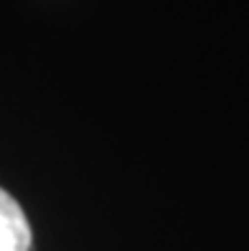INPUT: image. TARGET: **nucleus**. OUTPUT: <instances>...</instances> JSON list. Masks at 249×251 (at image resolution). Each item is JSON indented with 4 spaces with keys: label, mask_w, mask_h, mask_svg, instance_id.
<instances>
[{
    "label": "nucleus",
    "mask_w": 249,
    "mask_h": 251,
    "mask_svg": "<svg viewBox=\"0 0 249 251\" xmlns=\"http://www.w3.org/2000/svg\"><path fill=\"white\" fill-rule=\"evenodd\" d=\"M33 233L21 203L0 188V251H31Z\"/></svg>",
    "instance_id": "obj_1"
}]
</instances>
